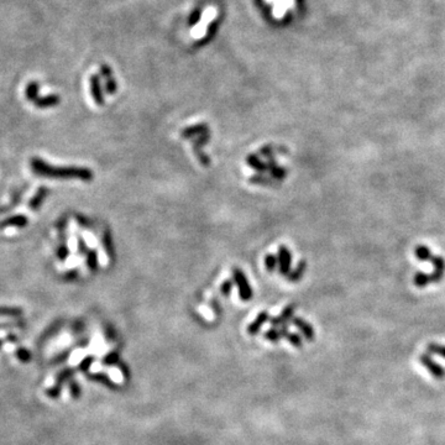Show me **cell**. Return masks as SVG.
Masks as SVG:
<instances>
[{
    "instance_id": "6da1fadb",
    "label": "cell",
    "mask_w": 445,
    "mask_h": 445,
    "mask_svg": "<svg viewBox=\"0 0 445 445\" xmlns=\"http://www.w3.org/2000/svg\"><path fill=\"white\" fill-rule=\"evenodd\" d=\"M30 164L33 173L52 179H78L82 182H90L94 177L92 170L87 167L52 166L39 157H32Z\"/></svg>"
},
{
    "instance_id": "7a4b0ae2",
    "label": "cell",
    "mask_w": 445,
    "mask_h": 445,
    "mask_svg": "<svg viewBox=\"0 0 445 445\" xmlns=\"http://www.w3.org/2000/svg\"><path fill=\"white\" fill-rule=\"evenodd\" d=\"M233 279L235 285L237 286L239 289V297L242 298V301L248 302L252 298V288L250 286V282L248 281V277L245 276V273L243 272L240 269H234L233 270Z\"/></svg>"
},
{
    "instance_id": "3957f363",
    "label": "cell",
    "mask_w": 445,
    "mask_h": 445,
    "mask_svg": "<svg viewBox=\"0 0 445 445\" xmlns=\"http://www.w3.org/2000/svg\"><path fill=\"white\" fill-rule=\"evenodd\" d=\"M420 364L424 366L429 374L432 375L433 379L435 380H444L445 379V368L438 364L437 361L433 360L431 354H420L419 356Z\"/></svg>"
},
{
    "instance_id": "277c9868",
    "label": "cell",
    "mask_w": 445,
    "mask_h": 445,
    "mask_svg": "<svg viewBox=\"0 0 445 445\" xmlns=\"http://www.w3.org/2000/svg\"><path fill=\"white\" fill-rule=\"evenodd\" d=\"M277 257H279V272L281 273L282 276H288L289 272H291L292 254L287 246H280Z\"/></svg>"
},
{
    "instance_id": "5b68a950",
    "label": "cell",
    "mask_w": 445,
    "mask_h": 445,
    "mask_svg": "<svg viewBox=\"0 0 445 445\" xmlns=\"http://www.w3.org/2000/svg\"><path fill=\"white\" fill-rule=\"evenodd\" d=\"M294 310H295L294 304H289V306L286 307L285 309L282 310L281 314L271 319L270 322H271V324H272V327L281 328V327H285V325H288L289 321H292V319H293Z\"/></svg>"
},
{
    "instance_id": "8992f818",
    "label": "cell",
    "mask_w": 445,
    "mask_h": 445,
    "mask_svg": "<svg viewBox=\"0 0 445 445\" xmlns=\"http://www.w3.org/2000/svg\"><path fill=\"white\" fill-rule=\"evenodd\" d=\"M267 163V172L270 173V176L272 177L273 179H276V181H283V179L286 178L288 175V171L285 169V167L280 166L279 163L276 162L275 157L269 158V160L266 161Z\"/></svg>"
},
{
    "instance_id": "52a82bcc",
    "label": "cell",
    "mask_w": 445,
    "mask_h": 445,
    "mask_svg": "<svg viewBox=\"0 0 445 445\" xmlns=\"http://www.w3.org/2000/svg\"><path fill=\"white\" fill-rule=\"evenodd\" d=\"M292 322H293V324L295 325V327L300 329L301 333L303 334V337L306 338L307 341L314 340L316 333H314V329H313L310 323L304 321L303 318H300V317H294V318L292 319Z\"/></svg>"
},
{
    "instance_id": "ba28073f",
    "label": "cell",
    "mask_w": 445,
    "mask_h": 445,
    "mask_svg": "<svg viewBox=\"0 0 445 445\" xmlns=\"http://www.w3.org/2000/svg\"><path fill=\"white\" fill-rule=\"evenodd\" d=\"M432 264L433 266H434V270H433V273L431 275L432 282H440L441 279H443L444 272H445V260L444 257H441V256H433L432 257Z\"/></svg>"
},
{
    "instance_id": "9c48e42d",
    "label": "cell",
    "mask_w": 445,
    "mask_h": 445,
    "mask_svg": "<svg viewBox=\"0 0 445 445\" xmlns=\"http://www.w3.org/2000/svg\"><path fill=\"white\" fill-rule=\"evenodd\" d=\"M209 131V125L206 123H200V124H196V125H192V126L184 127L183 130H182L181 136L183 139H192V138H197V136L202 135V134H206Z\"/></svg>"
},
{
    "instance_id": "30bf717a",
    "label": "cell",
    "mask_w": 445,
    "mask_h": 445,
    "mask_svg": "<svg viewBox=\"0 0 445 445\" xmlns=\"http://www.w3.org/2000/svg\"><path fill=\"white\" fill-rule=\"evenodd\" d=\"M29 224V219L26 218V215L19 214L10 216V218L4 219V220L0 221V230H4L7 228L15 227V228H25Z\"/></svg>"
},
{
    "instance_id": "8fae6325",
    "label": "cell",
    "mask_w": 445,
    "mask_h": 445,
    "mask_svg": "<svg viewBox=\"0 0 445 445\" xmlns=\"http://www.w3.org/2000/svg\"><path fill=\"white\" fill-rule=\"evenodd\" d=\"M48 192L47 187H45V186H42V187H40L38 192L35 193V196L31 198V200L29 202V207L30 209L33 210V212H38V210L41 208L42 204H44L45 199H46L48 196Z\"/></svg>"
},
{
    "instance_id": "7c38bea8",
    "label": "cell",
    "mask_w": 445,
    "mask_h": 445,
    "mask_svg": "<svg viewBox=\"0 0 445 445\" xmlns=\"http://www.w3.org/2000/svg\"><path fill=\"white\" fill-rule=\"evenodd\" d=\"M60 102H61V98L59 96H56V94H50V96H46V97H38V98L35 99V102H33V104L40 109H45V108H51V106H56L57 104H60Z\"/></svg>"
},
{
    "instance_id": "4fadbf2b",
    "label": "cell",
    "mask_w": 445,
    "mask_h": 445,
    "mask_svg": "<svg viewBox=\"0 0 445 445\" xmlns=\"http://www.w3.org/2000/svg\"><path fill=\"white\" fill-rule=\"evenodd\" d=\"M246 163H248L252 170H255L257 173L267 172V163L262 162V160L257 154L248 155V156H246Z\"/></svg>"
},
{
    "instance_id": "5bb4252c",
    "label": "cell",
    "mask_w": 445,
    "mask_h": 445,
    "mask_svg": "<svg viewBox=\"0 0 445 445\" xmlns=\"http://www.w3.org/2000/svg\"><path fill=\"white\" fill-rule=\"evenodd\" d=\"M269 321H270V316H269V313H267V312H261L260 314H258L257 317H256L255 321L252 322L251 324H250L249 327H248V333H249L250 335H255V334H257L258 331L261 330L262 325H264L265 323L269 322Z\"/></svg>"
},
{
    "instance_id": "9a60e30c",
    "label": "cell",
    "mask_w": 445,
    "mask_h": 445,
    "mask_svg": "<svg viewBox=\"0 0 445 445\" xmlns=\"http://www.w3.org/2000/svg\"><path fill=\"white\" fill-rule=\"evenodd\" d=\"M249 182L251 184H258V186H272V187H279L280 183L279 181H276V179H273L271 176H265L262 175V173H256V175H252L249 178Z\"/></svg>"
},
{
    "instance_id": "2e32d148",
    "label": "cell",
    "mask_w": 445,
    "mask_h": 445,
    "mask_svg": "<svg viewBox=\"0 0 445 445\" xmlns=\"http://www.w3.org/2000/svg\"><path fill=\"white\" fill-rule=\"evenodd\" d=\"M90 88H92V96L94 102L98 105L104 104V97H103L102 87H100L99 78L97 77V76H93L92 79H90Z\"/></svg>"
},
{
    "instance_id": "e0dca14e",
    "label": "cell",
    "mask_w": 445,
    "mask_h": 445,
    "mask_svg": "<svg viewBox=\"0 0 445 445\" xmlns=\"http://www.w3.org/2000/svg\"><path fill=\"white\" fill-rule=\"evenodd\" d=\"M306 270H307V262L304 260L300 261L297 264V267H295L293 271L289 272V275L287 276V280L289 282H298L302 277H303Z\"/></svg>"
},
{
    "instance_id": "ac0fdd59",
    "label": "cell",
    "mask_w": 445,
    "mask_h": 445,
    "mask_svg": "<svg viewBox=\"0 0 445 445\" xmlns=\"http://www.w3.org/2000/svg\"><path fill=\"white\" fill-rule=\"evenodd\" d=\"M103 246H104L105 254L108 255L109 258L115 257V251H114V244H113L112 239V233L109 230H105L103 234Z\"/></svg>"
},
{
    "instance_id": "d6986e66",
    "label": "cell",
    "mask_w": 445,
    "mask_h": 445,
    "mask_svg": "<svg viewBox=\"0 0 445 445\" xmlns=\"http://www.w3.org/2000/svg\"><path fill=\"white\" fill-rule=\"evenodd\" d=\"M85 264H87L88 270L92 272H97L99 270V262H98V254L96 250H89L85 255Z\"/></svg>"
},
{
    "instance_id": "ffe728a7",
    "label": "cell",
    "mask_w": 445,
    "mask_h": 445,
    "mask_svg": "<svg viewBox=\"0 0 445 445\" xmlns=\"http://www.w3.org/2000/svg\"><path fill=\"white\" fill-rule=\"evenodd\" d=\"M414 255L419 261H431L433 255L431 249L427 245H418L414 250Z\"/></svg>"
},
{
    "instance_id": "44dd1931",
    "label": "cell",
    "mask_w": 445,
    "mask_h": 445,
    "mask_svg": "<svg viewBox=\"0 0 445 445\" xmlns=\"http://www.w3.org/2000/svg\"><path fill=\"white\" fill-rule=\"evenodd\" d=\"M432 282L431 275H428V273L424 272H417L416 275H414L413 279V283L417 286L418 288H424L427 286L429 285V283Z\"/></svg>"
},
{
    "instance_id": "7402d4cb",
    "label": "cell",
    "mask_w": 445,
    "mask_h": 445,
    "mask_svg": "<svg viewBox=\"0 0 445 445\" xmlns=\"http://www.w3.org/2000/svg\"><path fill=\"white\" fill-rule=\"evenodd\" d=\"M25 96L27 100H30V102H35V99L39 97V83L38 82H30L29 84L26 85V89H25Z\"/></svg>"
},
{
    "instance_id": "603a6c76",
    "label": "cell",
    "mask_w": 445,
    "mask_h": 445,
    "mask_svg": "<svg viewBox=\"0 0 445 445\" xmlns=\"http://www.w3.org/2000/svg\"><path fill=\"white\" fill-rule=\"evenodd\" d=\"M265 267L269 272H275L279 269V257L277 255L267 254L265 256Z\"/></svg>"
},
{
    "instance_id": "cb8c5ba5",
    "label": "cell",
    "mask_w": 445,
    "mask_h": 445,
    "mask_svg": "<svg viewBox=\"0 0 445 445\" xmlns=\"http://www.w3.org/2000/svg\"><path fill=\"white\" fill-rule=\"evenodd\" d=\"M276 152H279V150H277V147H275V146L265 145V146H262L260 150H258L257 155L260 157H265L266 160H269V158L275 157Z\"/></svg>"
},
{
    "instance_id": "d4e9b609",
    "label": "cell",
    "mask_w": 445,
    "mask_h": 445,
    "mask_svg": "<svg viewBox=\"0 0 445 445\" xmlns=\"http://www.w3.org/2000/svg\"><path fill=\"white\" fill-rule=\"evenodd\" d=\"M15 356H16L17 360L24 362V364H27V362L31 361L32 359L31 353H30L27 349H25V347H17L16 351H15Z\"/></svg>"
},
{
    "instance_id": "484cf974",
    "label": "cell",
    "mask_w": 445,
    "mask_h": 445,
    "mask_svg": "<svg viewBox=\"0 0 445 445\" xmlns=\"http://www.w3.org/2000/svg\"><path fill=\"white\" fill-rule=\"evenodd\" d=\"M427 349H428L429 354L438 355L440 356V358L445 359V345H441V344H437V343H431L428 344Z\"/></svg>"
},
{
    "instance_id": "4316f807",
    "label": "cell",
    "mask_w": 445,
    "mask_h": 445,
    "mask_svg": "<svg viewBox=\"0 0 445 445\" xmlns=\"http://www.w3.org/2000/svg\"><path fill=\"white\" fill-rule=\"evenodd\" d=\"M73 375H75V370H73V368H65V370H62L59 375H57L56 383L57 385L62 386L63 383L66 382V381H68L69 379H71Z\"/></svg>"
},
{
    "instance_id": "83f0119b",
    "label": "cell",
    "mask_w": 445,
    "mask_h": 445,
    "mask_svg": "<svg viewBox=\"0 0 445 445\" xmlns=\"http://www.w3.org/2000/svg\"><path fill=\"white\" fill-rule=\"evenodd\" d=\"M192 141H193V149H202L204 145H207L210 141L209 131L208 133L197 136L196 139H192Z\"/></svg>"
},
{
    "instance_id": "f1b7e54d",
    "label": "cell",
    "mask_w": 445,
    "mask_h": 445,
    "mask_svg": "<svg viewBox=\"0 0 445 445\" xmlns=\"http://www.w3.org/2000/svg\"><path fill=\"white\" fill-rule=\"evenodd\" d=\"M89 379H92L94 381H99V382L104 383L108 387H112V388H115V385L112 382V380L109 379V376H106L104 374H94V375H89Z\"/></svg>"
},
{
    "instance_id": "f546056e",
    "label": "cell",
    "mask_w": 445,
    "mask_h": 445,
    "mask_svg": "<svg viewBox=\"0 0 445 445\" xmlns=\"http://www.w3.org/2000/svg\"><path fill=\"white\" fill-rule=\"evenodd\" d=\"M281 338H283V335L281 333V329L272 328L265 333V339H267L270 341H279L280 339H281Z\"/></svg>"
},
{
    "instance_id": "4dcf8cb0",
    "label": "cell",
    "mask_w": 445,
    "mask_h": 445,
    "mask_svg": "<svg viewBox=\"0 0 445 445\" xmlns=\"http://www.w3.org/2000/svg\"><path fill=\"white\" fill-rule=\"evenodd\" d=\"M285 338L289 341V343L292 344V345H293L294 347H298V349H301L302 345H303L302 338L297 333H291V331H288V333L286 334Z\"/></svg>"
},
{
    "instance_id": "1f68e13d",
    "label": "cell",
    "mask_w": 445,
    "mask_h": 445,
    "mask_svg": "<svg viewBox=\"0 0 445 445\" xmlns=\"http://www.w3.org/2000/svg\"><path fill=\"white\" fill-rule=\"evenodd\" d=\"M56 255H57V258H59L60 261H66L67 258H68L69 249L67 248L66 244H61V245L59 246V249H57Z\"/></svg>"
},
{
    "instance_id": "d6a6232c",
    "label": "cell",
    "mask_w": 445,
    "mask_h": 445,
    "mask_svg": "<svg viewBox=\"0 0 445 445\" xmlns=\"http://www.w3.org/2000/svg\"><path fill=\"white\" fill-rule=\"evenodd\" d=\"M194 154L197 155L198 160H199V162L203 164V166H209L210 164V157L208 155H206L204 152L200 151V149H193Z\"/></svg>"
},
{
    "instance_id": "836d02e7",
    "label": "cell",
    "mask_w": 445,
    "mask_h": 445,
    "mask_svg": "<svg viewBox=\"0 0 445 445\" xmlns=\"http://www.w3.org/2000/svg\"><path fill=\"white\" fill-rule=\"evenodd\" d=\"M234 287V282L230 281V280H227V281L222 282L221 287H220V292L222 295H225V297H228V295H230L231 291H233Z\"/></svg>"
},
{
    "instance_id": "e575fe53",
    "label": "cell",
    "mask_w": 445,
    "mask_h": 445,
    "mask_svg": "<svg viewBox=\"0 0 445 445\" xmlns=\"http://www.w3.org/2000/svg\"><path fill=\"white\" fill-rule=\"evenodd\" d=\"M61 391H62V386L61 385H54L53 387H51V388H48L47 391H46V395L48 396V397L50 398H52V399H56V398H59L60 397V395H61Z\"/></svg>"
},
{
    "instance_id": "d590c367",
    "label": "cell",
    "mask_w": 445,
    "mask_h": 445,
    "mask_svg": "<svg viewBox=\"0 0 445 445\" xmlns=\"http://www.w3.org/2000/svg\"><path fill=\"white\" fill-rule=\"evenodd\" d=\"M69 392H71V396L75 399H78L79 396H81V387L77 382H75V381H71L69 382Z\"/></svg>"
},
{
    "instance_id": "8d00e7d4",
    "label": "cell",
    "mask_w": 445,
    "mask_h": 445,
    "mask_svg": "<svg viewBox=\"0 0 445 445\" xmlns=\"http://www.w3.org/2000/svg\"><path fill=\"white\" fill-rule=\"evenodd\" d=\"M77 251L82 255H87V252L89 251V248H88L87 243H85V240L81 236H79L77 240Z\"/></svg>"
},
{
    "instance_id": "74e56055",
    "label": "cell",
    "mask_w": 445,
    "mask_h": 445,
    "mask_svg": "<svg viewBox=\"0 0 445 445\" xmlns=\"http://www.w3.org/2000/svg\"><path fill=\"white\" fill-rule=\"evenodd\" d=\"M118 362H119V355L117 353L108 354V355L104 358L105 365H114V364H118Z\"/></svg>"
},
{
    "instance_id": "f35d334b",
    "label": "cell",
    "mask_w": 445,
    "mask_h": 445,
    "mask_svg": "<svg viewBox=\"0 0 445 445\" xmlns=\"http://www.w3.org/2000/svg\"><path fill=\"white\" fill-rule=\"evenodd\" d=\"M105 90H106V93H108V94H114L115 92H117V83H115V82L113 81L112 78L106 81Z\"/></svg>"
},
{
    "instance_id": "ab89813d",
    "label": "cell",
    "mask_w": 445,
    "mask_h": 445,
    "mask_svg": "<svg viewBox=\"0 0 445 445\" xmlns=\"http://www.w3.org/2000/svg\"><path fill=\"white\" fill-rule=\"evenodd\" d=\"M94 359L93 358H85L83 361L81 362V365H79V368H81L82 371H87L88 368L90 367V365L93 364Z\"/></svg>"
},
{
    "instance_id": "60d3db41",
    "label": "cell",
    "mask_w": 445,
    "mask_h": 445,
    "mask_svg": "<svg viewBox=\"0 0 445 445\" xmlns=\"http://www.w3.org/2000/svg\"><path fill=\"white\" fill-rule=\"evenodd\" d=\"M0 314L19 316V314H21V310L16 309V308H14V309H11V308H5V309H0Z\"/></svg>"
},
{
    "instance_id": "b9f144b4",
    "label": "cell",
    "mask_w": 445,
    "mask_h": 445,
    "mask_svg": "<svg viewBox=\"0 0 445 445\" xmlns=\"http://www.w3.org/2000/svg\"><path fill=\"white\" fill-rule=\"evenodd\" d=\"M78 277V272L76 270H71L68 271V272L65 273V276H63V279L66 280V281H75L76 279Z\"/></svg>"
},
{
    "instance_id": "7bdbcfd3",
    "label": "cell",
    "mask_w": 445,
    "mask_h": 445,
    "mask_svg": "<svg viewBox=\"0 0 445 445\" xmlns=\"http://www.w3.org/2000/svg\"><path fill=\"white\" fill-rule=\"evenodd\" d=\"M67 355H68V353H65V354H62V355H61V358L59 356V358H56L54 359V360L52 361V362H60V361H63V360H66L67 359Z\"/></svg>"
},
{
    "instance_id": "ee69618b",
    "label": "cell",
    "mask_w": 445,
    "mask_h": 445,
    "mask_svg": "<svg viewBox=\"0 0 445 445\" xmlns=\"http://www.w3.org/2000/svg\"><path fill=\"white\" fill-rule=\"evenodd\" d=\"M8 340H9V341H11V343H16V341H17V338L15 337V335L10 334V335H8Z\"/></svg>"
},
{
    "instance_id": "f6af8a7d",
    "label": "cell",
    "mask_w": 445,
    "mask_h": 445,
    "mask_svg": "<svg viewBox=\"0 0 445 445\" xmlns=\"http://www.w3.org/2000/svg\"><path fill=\"white\" fill-rule=\"evenodd\" d=\"M3 347V340H0V349Z\"/></svg>"
}]
</instances>
